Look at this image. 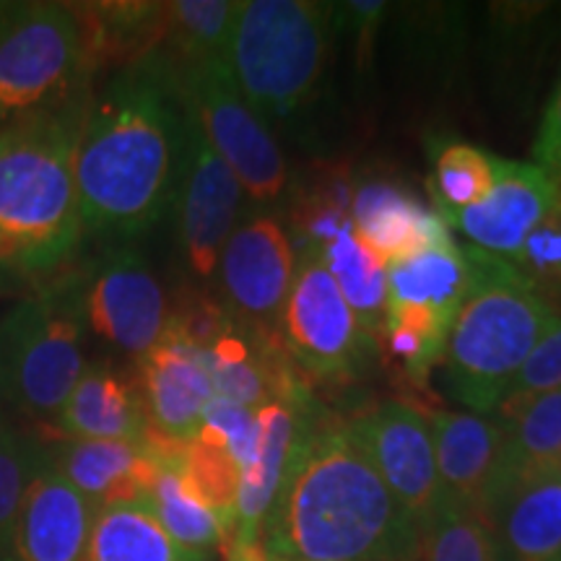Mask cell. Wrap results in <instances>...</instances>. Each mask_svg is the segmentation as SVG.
Returning <instances> with one entry per match:
<instances>
[{"instance_id": "6da1fadb", "label": "cell", "mask_w": 561, "mask_h": 561, "mask_svg": "<svg viewBox=\"0 0 561 561\" xmlns=\"http://www.w3.org/2000/svg\"><path fill=\"white\" fill-rule=\"evenodd\" d=\"M182 146L185 107L167 55L117 68L91 94L76 151L83 234L117 244L161 224L178 193Z\"/></svg>"}, {"instance_id": "7a4b0ae2", "label": "cell", "mask_w": 561, "mask_h": 561, "mask_svg": "<svg viewBox=\"0 0 561 561\" xmlns=\"http://www.w3.org/2000/svg\"><path fill=\"white\" fill-rule=\"evenodd\" d=\"M318 413V411H314ZM307 419L263 530L276 561H419L421 528L346 424Z\"/></svg>"}, {"instance_id": "3957f363", "label": "cell", "mask_w": 561, "mask_h": 561, "mask_svg": "<svg viewBox=\"0 0 561 561\" xmlns=\"http://www.w3.org/2000/svg\"><path fill=\"white\" fill-rule=\"evenodd\" d=\"M91 96L0 130V278L58 276L81 250L76 151Z\"/></svg>"}, {"instance_id": "277c9868", "label": "cell", "mask_w": 561, "mask_h": 561, "mask_svg": "<svg viewBox=\"0 0 561 561\" xmlns=\"http://www.w3.org/2000/svg\"><path fill=\"white\" fill-rule=\"evenodd\" d=\"M466 261L471 280L442 362L455 401L491 416L559 310L504 257L466 248Z\"/></svg>"}, {"instance_id": "5b68a950", "label": "cell", "mask_w": 561, "mask_h": 561, "mask_svg": "<svg viewBox=\"0 0 561 561\" xmlns=\"http://www.w3.org/2000/svg\"><path fill=\"white\" fill-rule=\"evenodd\" d=\"M333 3L242 0L229 68L263 123L289 121L314 102L328 66Z\"/></svg>"}, {"instance_id": "8992f818", "label": "cell", "mask_w": 561, "mask_h": 561, "mask_svg": "<svg viewBox=\"0 0 561 561\" xmlns=\"http://www.w3.org/2000/svg\"><path fill=\"white\" fill-rule=\"evenodd\" d=\"M73 273L45 280L0 314V401L50 421L87 369Z\"/></svg>"}, {"instance_id": "52a82bcc", "label": "cell", "mask_w": 561, "mask_h": 561, "mask_svg": "<svg viewBox=\"0 0 561 561\" xmlns=\"http://www.w3.org/2000/svg\"><path fill=\"white\" fill-rule=\"evenodd\" d=\"M96 70L76 5L0 3V130L89 100Z\"/></svg>"}, {"instance_id": "ba28073f", "label": "cell", "mask_w": 561, "mask_h": 561, "mask_svg": "<svg viewBox=\"0 0 561 561\" xmlns=\"http://www.w3.org/2000/svg\"><path fill=\"white\" fill-rule=\"evenodd\" d=\"M170 76L182 107L191 112L208 144L240 180L244 198L261 208L284 201L289 191L286 159L271 136L268 123H263L242 96L229 62L170 60Z\"/></svg>"}, {"instance_id": "9c48e42d", "label": "cell", "mask_w": 561, "mask_h": 561, "mask_svg": "<svg viewBox=\"0 0 561 561\" xmlns=\"http://www.w3.org/2000/svg\"><path fill=\"white\" fill-rule=\"evenodd\" d=\"M87 331L140 359L170 325V299L146 257L130 242L107 244L73 268Z\"/></svg>"}, {"instance_id": "30bf717a", "label": "cell", "mask_w": 561, "mask_h": 561, "mask_svg": "<svg viewBox=\"0 0 561 561\" xmlns=\"http://www.w3.org/2000/svg\"><path fill=\"white\" fill-rule=\"evenodd\" d=\"M280 341L310 380H346L359 375L377 341L364 331L325 265L297 257V273L280 314Z\"/></svg>"}, {"instance_id": "8fae6325", "label": "cell", "mask_w": 561, "mask_h": 561, "mask_svg": "<svg viewBox=\"0 0 561 561\" xmlns=\"http://www.w3.org/2000/svg\"><path fill=\"white\" fill-rule=\"evenodd\" d=\"M242 206L244 191L240 180L185 110V146L172 214L178 224L180 257L201 291H208V286L216 284L221 252L240 224Z\"/></svg>"}, {"instance_id": "7c38bea8", "label": "cell", "mask_w": 561, "mask_h": 561, "mask_svg": "<svg viewBox=\"0 0 561 561\" xmlns=\"http://www.w3.org/2000/svg\"><path fill=\"white\" fill-rule=\"evenodd\" d=\"M294 273L297 255L284 221L271 214L244 216L229 234L216 271L219 305L237 325L261 335H280V314Z\"/></svg>"}, {"instance_id": "4fadbf2b", "label": "cell", "mask_w": 561, "mask_h": 561, "mask_svg": "<svg viewBox=\"0 0 561 561\" xmlns=\"http://www.w3.org/2000/svg\"><path fill=\"white\" fill-rule=\"evenodd\" d=\"M346 426L390 494L424 533L442 507L430 416L416 405L388 401Z\"/></svg>"}, {"instance_id": "5bb4252c", "label": "cell", "mask_w": 561, "mask_h": 561, "mask_svg": "<svg viewBox=\"0 0 561 561\" xmlns=\"http://www.w3.org/2000/svg\"><path fill=\"white\" fill-rule=\"evenodd\" d=\"M561 203V180L536 161H510L494 157V187L476 206L445 216L489 255L510 261L533 229Z\"/></svg>"}, {"instance_id": "9a60e30c", "label": "cell", "mask_w": 561, "mask_h": 561, "mask_svg": "<svg viewBox=\"0 0 561 561\" xmlns=\"http://www.w3.org/2000/svg\"><path fill=\"white\" fill-rule=\"evenodd\" d=\"M136 388L151 432L172 442L198 437L214 385L201 351L174 328L167 325L157 346L138 359Z\"/></svg>"}, {"instance_id": "2e32d148", "label": "cell", "mask_w": 561, "mask_h": 561, "mask_svg": "<svg viewBox=\"0 0 561 561\" xmlns=\"http://www.w3.org/2000/svg\"><path fill=\"white\" fill-rule=\"evenodd\" d=\"M94 504L47 462L34 476L0 561H87Z\"/></svg>"}, {"instance_id": "e0dca14e", "label": "cell", "mask_w": 561, "mask_h": 561, "mask_svg": "<svg viewBox=\"0 0 561 561\" xmlns=\"http://www.w3.org/2000/svg\"><path fill=\"white\" fill-rule=\"evenodd\" d=\"M442 502L489 517L500 479L504 426L494 416L458 411L430 413Z\"/></svg>"}, {"instance_id": "ac0fdd59", "label": "cell", "mask_w": 561, "mask_h": 561, "mask_svg": "<svg viewBox=\"0 0 561 561\" xmlns=\"http://www.w3.org/2000/svg\"><path fill=\"white\" fill-rule=\"evenodd\" d=\"M314 411H318L314 403L307 409H294V405L280 401H271L255 411L257 426H261L257 453L255 460L240 476L234 512H231V523L224 533V543L219 549L221 553L234 549V546L263 541L265 523H268L273 504L278 500L286 473H289L307 419Z\"/></svg>"}, {"instance_id": "d6986e66", "label": "cell", "mask_w": 561, "mask_h": 561, "mask_svg": "<svg viewBox=\"0 0 561 561\" xmlns=\"http://www.w3.org/2000/svg\"><path fill=\"white\" fill-rule=\"evenodd\" d=\"M45 453L53 471L96 510L146 500L159 468L146 439H53Z\"/></svg>"}, {"instance_id": "ffe728a7", "label": "cell", "mask_w": 561, "mask_h": 561, "mask_svg": "<svg viewBox=\"0 0 561 561\" xmlns=\"http://www.w3.org/2000/svg\"><path fill=\"white\" fill-rule=\"evenodd\" d=\"M351 221L364 248L385 265L453 240L450 227L439 214L424 208L403 185L385 178L356 180Z\"/></svg>"}, {"instance_id": "44dd1931", "label": "cell", "mask_w": 561, "mask_h": 561, "mask_svg": "<svg viewBox=\"0 0 561 561\" xmlns=\"http://www.w3.org/2000/svg\"><path fill=\"white\" fill-rule=\"evenodd\" d=\"M55 439L140 442L149 430L136 385L107 364H87L62 409L50 419Z\"/></svg>"}, {"instance_id": "7402d4cb", "label": "cell", "mask_w": 561, "mask_h": 561, "mask_svg": "<svg viewBox=\"0 0 561 561\" xmlns=\"http://www.w3.org/2000/svg\"><path fill=\"white\" fill-rule=\"evenodd\" d=\"M500 561H561V479L517 483L489 512Z\"/></svg>"}, {"instance_id": "603a6c76", "label": "cell", "mask_w": 561, "mask_h": 561, "mask_svg": "<svg viewBox=\"0 0 561 561\" xmlns=\"http://www.w3.org/2000/svg\"><path fill=\"white\" fill-rule=\"evenodd\" d=\"M146 445L157 453L159 468L153 476L146 504L164 525L174 541L201 553H214L221 549L224 523L216 512L203 504L182 473V453L187 442H172L159 434L146 432Z\"/></svg>"}, {"instance_id": "cb8c5ba5", "label": "cell", "mask_w": 561, "mask_h": 561, "mask_svg": "<svg viewBox=\"0 0 561 561\" xmlns=\"http://www.w3.org/2000/svg\"><path fill=\"white\" fill-rule=\"evenodd\" d=\"M496 421L504 426V450L491 507L517 483L557 471L561 458V388L530 398L510 416Z\"/></svg>"}, {"instance_id": "d4e9b609", "label": "cell", "mask_w": 561, "mask_h": 561, "mask_svg": "<svg viewBox=\"0 0 561 561\" xmlns=\"http://www.w3.org/2000/svg\"><path fill=\"white\" fill-rule=\"evenodd\" d=\"M87 561H214L210 553L174 541L149 504L123 502L102 507L94 517Z\"/></svg>"}, {"instance_id": "484cf974", "label": "cell", "mask_w": 561, "mask_h": 561, "mask_svg": "<svg viewBox=\"0 0 561 561\" xmlns=\"http://www.w3.org/2000/svg\"><path fill=\"white\" fill-rule=\"evenodd\" d=\"M466 250L455 240L442 242L405 261L388 265V305L426 307L455 320L468 291Z\"/></svg>"}, {"instance_id": "4316f807", "label": "cell", "mask_w": 561, "mask_h": 561, "mask_svg": "<svg viewBox=\"0 0 561 561\" xmlns=\"http://www.w3.org/2000/svg\"><path fill=\"white\" fill-rule=\"evenodd\" d=\"M301 257V255H299ZM314 261L325 265L335 284L354 310L356 320L371 339L380 341L385 331V312H388V265L377 261L351 227L312 252Z\"/></svg>"}, {"instance_id": "83f0119b", "label": "cell", "mask_w": 561, "mask_h": 561, "mask_svg": "<svg viewBox=\"0 0 561 561\" xmlns=\"http://www.w3.org/2000/svg\"><path fill=\"white\" fill-rule=\"evenodd\" d=\"M242 0H178L164 3L159 50L172 62L227 60Z\"/></svg>"}, {"instance_id": "f1b7e54d", "label": "cell", "mask_w": 561, "mask_h": 561, "mask_svg": "<svg viewBox=\"0 0 561 561\" xmlns=\"http://www.w3.org/2000/svg\"><path fill=\"white\" fill-rule=\"evenodd\" d=\"M494 187V157L471 144H442L432 157V195L439 219L481 203Z\"/></svg>"}, {"instance_id": "f546056e", "label": "cell", "mask_w": 561, "mask_h": 561, "mask_svg": "<svg viewBox=\"0 0 561 561\" xmlns=\"http://www.w3.org/2000/svg\"><path fill=\"white\" fill-rule=\"evenodd\" d=\"M419 561H500L489 517L442 502L421 533Z\"/></svg>"}, {"instance_id": "4dcf8cb0", "label": "cell", "mask_w": 561, "mask_h": 561, "mask_svg": "<svg viewBox=\"0 0 561 561\" xmlns=\"http://www.w3.org/2000/svg\"><path fill=\"white\" fill-rule=\"evenodd\" d=\"M182 473H185L195 496L210 512L219 515L224 533H227L231 512H234L237 489H240V466L231 460V455L224 447L203 437H195L187 442L185 453H182Z\"/></svg>"}, {"instance_id": "1f68e13d", "label": "cell", "mask_w": 561, "mask_h": 561, "mask_svg": "<svg viewBox=\"0 0 561 561\" xmlns=\"http://www.w3.org/2000/svg\"><path fill=\"white\" fill-rule=\"evenodd\" d=\"M45 466V445L0 424V557L9 543L26 491Z\"/></svg>"}, {"instance_id": "d6a6232c", "label": "cell", "mask_w": 561, "mask_h": 561, "mask_svg": "<svg viewBox=\"0 0 561 561\" xmlns=\"http://www.w3.org/2000/svg\"><path fill=\"white\" fill-rule=\"evenodd\" d=\"M557 388H561V312L543 339L536 343V348L530 351V356L515 375V380L510 382L507 392H504V398L491 416H510L512 411L520 409L530 398L543 396V392Z\"/></svg>"}, {"instance_id": "836d02e7", "label": "cell", "mask_w": 561, "mask_h": 561, "mask_svg": "<svg viewBox=\"0 0 561 561\" xmlns=\"http://www.w3.org/2000/svg\"><path fill=\"white\" fill-rule=\"evenodd\" d=\"M198 437L224 447L231 455V460L240 466V471H244L257 453V437H261L257 413L234 401H227V398L214 396L206 405V413H203Z\"/></svg>"}, {"instance_id": "e575fe53", "label": "cell", "mask_w": 561, "mask_h": 561, "mask_svg": "<svg viewBox=\"0 0 561 561\" xmlns=\"http://www.w3.org/2000/svg\"><path fill=\"white\" fill-rule=\"evenodd\" d=\"M510 263L541 294L549 286H561V203L530 231Z\"/></svg>"}, {"instance_id": "d590c367", "label": "cell", "mask_w": 561, "mask_h": 561, "mask_svg": "<svg viewBox=\"0 0 561 561\" xmlns=\"http://www.w3.org/2000/svg\"><path fill=\"white\" fill-rule=\"evenodd\" d=\"M533 161L561 180V83L543 112L541 128L533 140Z\"/></svg>"}, {"instance_id": "8d00e7d4", "label": "cell", "mask_w": 561, "mask_h": 561, "mask_svg": "<svg viewBox=\"0 0 561 561\" xmlns=\"http://www.w3.org/2000/svg\"><path fill=\"white\" fill-rule=\"evenodd\" d=\"M333 11H335V16L346 19V30L354 32V37L362 47H367V42L371 39V34H375L377 26H380L388 5L375 3V0H367V3H364L362 0V3L333 5Z\"/></svg>"}, {"instance_id": "74e56055", "label": "cell", "mask_w": 561, "mask_h": 561, "mask_svg": "<svg viewBox=\"0 0 561 561\" xmlns=\"http://www.w3.org/2000/svg\"><path fill=\"white\" fill-rule=\"evenodd\" d=\"M557 473H559V479H561V458H559V466H557Z\"/></svg>"}, {"instance_id": "f35d334b", "label": "cell", "mask_w": 561, "mask_h": 561, "mask_svg": "<svg viewBox=\"0 0 561 561\" xmlns=\"http://www.w3.org/2000/svg\"><path fill=\"white\" fill-rule=\"evenodd\" d=\"M273 561H276V559H273Z\"/></svg>"}]
</instances>
